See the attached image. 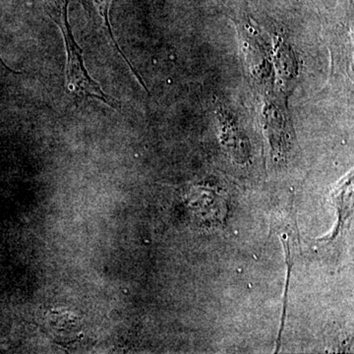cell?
Masks as SVG:
<instances>
[{
    "label": "cell",
    "mask_w": 354,
    "mask_h": 354,
    "mask_svg": "<svg viewBox=\"0 0 354 354\" xmlns=\"http://www.w3.org/2000/svg\"><path fill=\"white\" fill-rule=\"evenodd\" d=\"M67 7L68 1L62 7L58 19L55 23L59 26L64 36L65 48H66V87L74 95L81 97H94L100 101L106 102L109 106L116 108V102L109 95L102 92L101 87L91 78L82 57V51L77 44L71 27H70L68 18H67Z\"/></svg>",
    "instance_id": "1"
},
{
    "label": "cell",
    "mask_w": 354,
    "mask_h": 354,
    "mask_svg": "<svg viewBox=\"0 0 354 354\" xmlns=\"http://www.w3.org/2000/svg\"><path fill=\"white\" fill-rule=\"evenodd\" d=\"M351 181H353V178H348V183L339 188L335 196L334 195L339 220H337V227H335L334 232L330 234V241L334 239L337 234H339L342 225H344V221L351 215V212L353 211V191H351L353 185H351Z\"/></svg>",
    "instance_id": "2"
},
{
    "label": "cell",
    "mask_w": 354,
    "mask_h": 354,
    "mask_svg": "<svg viewBox=\"0 0 354 354\" xmlns=\"http://www.w3.org/2000/svg\"><path fill=\"white\" fill-rule=\"evenodd\" d=\"M90 1L91 3L93 4V6H94L97 16H99V17L102 20V25L104 26V31H106L109 41H113L114 48H115L116 50L120 53L121 57L124 58L125 62H128L130 68H131L132 71L134 72L135 75L138 78L139 82L141 83V85L144 87L145 84L143 83V81L140 78L137 72L135 71L134 68H133L131 65H130L129 62H128L125 55L121 53L120 46L116 43L115 39H114L113 29H111V21H109V11H111V4H113V0H90Z\"/></svg>",
    "instance_id": "3"
}]
</instances>
